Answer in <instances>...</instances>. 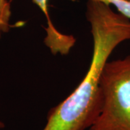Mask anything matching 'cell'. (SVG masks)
<instances>
[{
	"instance_id": "cell-1",
	"label": "cell",
	"mask_w": 130,
	"mask_h": 130,
	"mask_svg": "<svg viewBox=\"0 0 130 130\" xmlns=\"http://www.w3.org/2000/svg\"><path fill=\"white\" fill-rule=\"evenodd\" d=\"M86 18L93 41L88 71L74 91L50 111L43 130H85L93 125L102 108L103 68L116 47L130 40V20L109 5L88 0Z\"/></svg>"
},
{
	"instance_id": "cell-2",
	"label": "cell",
	"mask_w": 130,
	"mask_h": 130,
	"mask_svg": "<svg viewBox=\"0 0 130 130\" xmlns=\"http://www.w3.org/2000/svg\"><path fill=\"white\" fill-rule=\"evenodd\" d=\"M100 86L101 111L88 130H130V55L107 62Z\"/></svg>"
},
{
	"instance_id": "cell-3",
	"label": "cell",
	"mask_w": 130,
	"mask_h": 130,
	"mask_svg": "<svg viewBox=\"0 0 130 130\" xmlns=\"http://www.w3.org/2000/svg\"><path fill=\"white\" fill-rule=\"evenodd\" d=\"M48 0H32V2L41 10L46 19L47 26L44 43L54 55H67L74 46L76 40L73 36L59 32L58 29L54 27L48 14Z\"/></svg>"
},
{
	"instance_id": "cell-4",
	"label": "cell",
	"mask_w": 130,
	"mask_h": 130,
	"mask_svg": "<svg viewBox=\"0 0 130 130\" xmlns=\"http://www.w3.org/2000/svg\"><path fill=\"white\" fill-rule=\"evenodd\" d=\"M10 18V3L7 0H0V30L2 32H7L9 30Z\"/></svg>"
},
{
	"instance_id": "cell-5",
	"label": "cell",
	"mask_w": 130,
	"mask_h": 130,
	"mask_svg": "<svg viewBox=\"0 0 130 130\" xmlns=\"http://www.w3.org/2000/svg\"><path fill=\"white\" fill-rule=\"evenodd\" d=\"M100 2L107 5H113L116 7L118 12L130 20V0H90Z\"/></svg>"
},
{
	"instance_id": "cell-6",
	"label": "cell",
	"mask_w": 130,
	"mask_h": 130,
	"mask_svg": "<svg viewBox=\"0 0 130 130\" xmlns=\"http://www.w3.org/2000/svg\"><path fill=\"white\" fill-rule=\"evenodd\" d=\"M4 127H5V124H4V123H3V122H2V121H0V129L4 128Z\"/></svg>"
},
{
	"instance_id": "cell-7",
	"label": "cell",
	"mask_w": 130,
	"mask_h": 130,
	"mask_svg": "<svg viewBox=\"0 0 130 130\" xmlns=\"http://www.w3.org/2000/svg\"><path fill=\"white\" fill-rule=\"evenodd\" d=\"M2 31H1V30H0V38H1V35H2Z\"/></svg>"
}]
</instances>
